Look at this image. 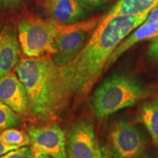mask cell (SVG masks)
Wrapping results in <instances>:
<instances>
[{"label":"cell","mask_w":158,"mask_h":158,"mask_svg":"<svg viewBox=\"0 0 158 158\" xmlns=\"http://www.w3.org/2000/svg\"><path fill=\"white\" fill-rule=\"evenodd\" d=\"M0 41H1V31H0Z\"/></svg>","instance_id":"26"},{"label":"cell","mask_w":158,"mask_h":158,"mask_svg":"<svg viewBox=\"0 0 158 158\" xmlns=\"http://www.w3.org/2000/svg\"><path fill=\"white\" fill-rule=\"evenodd\" d=\"M20 122L19 114L0 100V131L18 126Z\"/></svg>","instance_id":"16"},{"label":"cell","mask_w":158,"mask_h":158,"mask_svg":"<svg viewBox=\"0 0 158 158\" xmlns=\"http://www.w3.org/2000/svg\"><path fill=\"white\" fill-rule=\"evenodd\" d=\"M85 7H98L103 3V0H77Z\"/></svg>","instance_id":"20"},{"label":"cell","mask_w":158,"mask_h":158,"mask_svg":"<svg viewBox=\"0 0 158 158\" xmlns=\"http://www.w3.org/2000/svg\"><path fill=\"white\" fill-rule=\"evenodd\" d=\"M144 22L153 23L158 24V7L152 9L148 13L147 19H146Z\"/></svg>","instance_id":"21"},{"label":"cell","mask_w":158,"mask_h":158,"mask_svg":"<svg viewBox=\"0 0 158 158\" xmlns=\"http://www.w3.org/2000/svg\"><path fill=\"white\" fill-rule=\"evenodd\" d=\"M148 94V90L136 78L126 75H114L106 78L94 91L92 109L97 117L104 118L131 107Z\"/></svg>","instance_id":"3"},{"label":"cell","mask_w":158,"mask_h":158,"mask_svg":"<svg viewBox=\"0 0 158 158\" xmlns=\"http://www.w3.org/2000/svg\"><path fill=\"white\" fill-rule=\"evenodd\" d=\"M19 42L15 31L5 27L0 41V78L8 74L19 63Z\"/></svg>","instance_id":"11"},{"label":"cell","mask_w":158,"mask_h":158,"mask_svg":"<svg viewBox=\"0 0 158 158\" xmlns=\"http://www.w3.org/2000/svg\"><path fill=\"white\" fill-rule=\"evenodd\" d=\"M29 135L33 150L43 152L52 158H68L66 138L59 124L31 127Z\"/></svg>","instance_id":"8"},{"label":"cell","mask_w":158,"mask_h":158,"mask_svg":"<svg viewBox=\"0 0 158 158\" xmlns=\"http://www.w3.org/2000/svg\"><path fill=\"white\" fill-rule=\"evenodd\" d=\"M158 7V0H118L99 23H106L116 16L141 15L149 13Z\"/></svg>","instance_id":"12"},{"label":"cell","mask_w":158,"mask_h":158,"mask_svg":"<svg viewBox=\"0 0 158 158\" xmlns=\"http://www.w3.org/2000/svg\"><path fill=\"white\" fill-rule=\"evenodd\" d=\"M35 152L32 149L28 147H21L12 150L5 155L1 156L0 158H34Z\"/></svg>","instance_id":"17"},{"label":"cell","mask_w":158,"mask_h":158,"mask_svg":"<svg viewBox=\"0 0 158 158\" xmlns=\"http://www.w3.org/2000/svg\"><path fill=\"white\" fill-rule=\"evenodd\" d=\"M23 0H0V6L4 8L13 10L19 8Z\"/></svg>","instance_id":"19"},{"label":"cell","mask_w":158,"mask_h":158,"mask_svg":"<svg viewBox=\"0 0 158 158\" xmlns=\"http://www.w3.org/2000/svg\"><path fill=\"white\" fill-rule=\"evenodd\" d=\"M33 151L35 152L34 158H52L51 156L43 152L39 151V150H33Z\"/></svg>","instance_id":"23"},{"label":"cell","mask_w":158,"mask_h":158,"mask_svg":"<svg viewBox=\"0 0 158 158\" xmlns=\"http://www.w3.org/2000/svg\"><path fill=\"white\" fill-rule=\"evenodd\" d=\"M147 15L116 16L106 23H98L86 45L68 64L59 68L61 81L70 98L87 93L117 45L145 21Z\"/></svg>","instance_id":"1"},{"label":"cell","mask_w":158,"mask_h":158,"mask_svg":"<svg viewBox=\"0 0 158 158\" xmlns=\"http://www.w3.org/2000/svg\"><path fill=\"white\" fill-rule=\"evenodd\" d=\"M138 158H158V152H152L143 154Z\"/></svg>","instance_id":"24"},{"label":"cell","mask_w":158,"mask_h":158,"mask_svg":"<svg viewBox=\"0 0 158 158\" xmlns=\"http://www.w3.org/2000/svg\"><path fill=\"white\" fill-rule=\"evenodd\" d=\"M153 42L148 49L147 54L150 58L158 62V36L152 39Z\"/></svg>","instance_id":"18"},{"label":"cell","mask_w":158,"mask_h":158,"mask_svg":"<svg viewBox=\"0 0 158 158\" xmlns=\"http://www.w3.org/2000/svg\"><path fill=\"white\" fill-rule=\"evenodd\" d=\"M140 118L154 142L158 145V98L148 101L142 106Z\"/></svg>","instance_id":"14"},{"label":"cell","mask_w":158,"mask_h":158,"mask_svg":"<svg viewBox=\"0 0 158 158\" xmlns=\"http://www.w3.org/2000/svg\"><path fill=\"white\" fill-rule=\"evenodd\" d=\"M157 36L158 24L143 22L127 38L124 39V41H122L117 45L108 60L106 68H108L110 65L113 64L119 58L120 56H122L126 51H127L136 43L147 40H152Z\"/></svg>","instance_id":"13"},{"label":"cell","mask_w":158,"mask_h":158,"mask_svg":"<svg viewBox=\"0 0 158 158\" xmlns=\"http://www.w3.org/2000/svg\"><path fill=\"white\" fill-rule=\"evenodd\" d=\"M110 154L108 151L105 150L104 149H101V151H100V154H99L98 157L96 158H110Z\"/></svg>","instance_id":"25"},{"label":"cell","mask_w":158,"mask_h":158,"mask_svg":"<svg viewBox=\"0 0 158 158\" xmlns=\"http://www.w3.org/2000/svg\"><path fill=\"white\" fill-rule=\"evenodd\" d=\"M0 137L6 144L15 147L18 149L28 146L31 143L29 135L14 128H8L3 130L0 133Z\"/></svg>","instance_id":"15"},{"label":"cell","mask_w":158,"mask_h":158,"mask_svg":"<svg viewBox=\"0 0 158 158\" xmlns=\"http://www.w3.org/2000/svg\"><path fill=\"white\" fill-rule=\"evenodd\" d=\"M65 138L68 158H96L101 151L93 125L87 120L74 122Z\"/></svg>","instance_id":"7"},{"label":"cell","mask_w":158,"mask_h":158,"mask_svg":"<svg viewBox=\"0 0 158 158\" xmlns=\"http://www.w3.org/2000/svg\"><path fill=\"white\" fill-rule=\"evenodd\" d=\"M16 149H18V148L6 144L5 142L2 140L1 137H0V157L5 155V154H7V152H9L12 151V150H14Z\"/></svg>","instance_id":"22"},{"label":"cell","mask_w":158,"mask_h":158,"mask_svg":"<svg viewBox=\"0 0 158 158\" xmlns=\"http://www.w3.org/2000/svg\"><path fill=\"white\" fill-rule=\"evenodd\" d=\"M45 7L53 20L61 23H73L82 20L86 10L77 0H46Z\"/></svg>","instance_id":"10"},{"label":"cell","mask_w":158,"mask_h":158,"mask_svg":"<svg viewBox=\"0 0 158 158\" xmlns=\"http://www.w3.org/2000/svg\"><path fill=\"white\" fill-rule=\"evenodd\" d=\"M15 72L27 92L29 113L37 119H52L70 100L61 81L59 67L51 57L21 59Z\"/></svg>","instance_id":"2"},{"label":"cell","mask_w":158,"mask_h":158,"mask_svg":"<svg viewBox=\"0 0 158 158\" xmlns=\"http://www.w3.org/2000/svg\"><path fill=\"white\" fill-rule=\"evenodd\" d=\"M109 143V154L112 158H138L147 147V140L143 133L135 125L124 120L112 126Z\"/></svg>","instance_id":"6"},{"label":"cell","mask_w":158,"mask_h":158,"mask_svg":"<svg viewBox=\"0 0 158 158\" xmlns=\"http://www.w3.org/2000/svg\"><path fill=\"white\" fill-rule=\"evenodd\" d=\"M57 34L56 21L37 17H23L18 24V38L23 54L28 57L51 54Z\"/></svg>","instance_id":"5"},{"label":"cell","mask_w":158,"mask_h":158,"mask_svg":"<svg viewBox=\"0 0 158 158\" xmlns=\"http://www.w3.org/2000/svg\"><path fill=\"white\" fill-rule=\"evenodd\" d=\"M0 100L19 115L27 116L29 113L24 86L12 73L0 78Z\"/></svg>","instance_id":"9"},{"label":"cell","mask_w":158,"mask_h":158,"mask_svg":"<svg viewBox=\"0 0 158 158\" xmlns=\"http://www.w3.org/2000/svg\"><path fill=\"white\" fill-rule=\"evenodd\" d=\"M100 20L93 19L68 24L56 21L57 34L52 45L51 58L56 66H64L78 54L89 40Z\"/></svg>","instance_id":"4"}]
</instances>
